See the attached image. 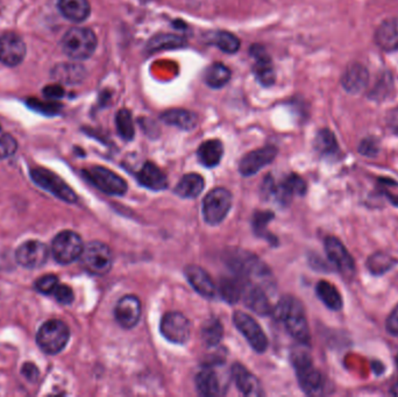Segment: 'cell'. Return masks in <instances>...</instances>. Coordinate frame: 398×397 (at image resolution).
Here are the masks:
<instances>
[{"instance_id":"cell-1","label":"cell","mask_w":398,"mask_h":397,"mask_svg":"<svg viewBox=\"0 0 398 397\" xmlns=\"http://www.w3.org/2000/svg\"><path fill=\"white\" fill-rule=\"evenodd\" d=\"M274 314L285 324V329L292 338H295L302 345L309 343V324L302 303L297 298L283 297L274 309Z\"/></svg>"},{"instance_id":"cell-2","label":"cell","mask_w":398,"mask_h":397,"mask_svg":"<svg viewBox=\"0 0 398 397\" xmlns=\"http://www.w3.org/2000/svg\"><path fill=\"white\" fill-rule=\"evenodd\" d=\"M228 262L235 275L247 282L259 284L260 281L268 283L271 279L269 269L248 252L234 251L228 255Z\"/></svg>"},{"instance_id":"cell-3","label":"cell","mask_w":398,"mask_h":397,"mask_svg":"<svg viewBox=\"0 0 398 397\" xmlns=\"http://www.w3.org/2000/svg\"><path fill=\"white\" fill-rule=\"evenodd\" d=\"M292 365L295 367L299 386L304 393L316 396L323 393L324 379L321 373L313 366L312 359L305 350L292 353Z\"/></svg>"},{"instance_id":"cell-4","label":"cell","mask_w":398,"mask_h":397,"mask_svg":"<svg viewBox=\"0 0 398 397\" xmlns=\"http://www.w3.org/2000/svg\"><path fill=\"white\" fill-rule=\"evenodd\" d=\"M97 48L96 34L89 29L75 27L69 29L62 39L64 54L74 60H86Z\"/></svg>"},{"instance_id":"cell-5","label":"cell","mask_w":398,"mask_h":397,"mask_svg":"<svg viewBox=\"0 0 398 397\" xmlns=\"http://www.w3.org/2000/svg\"><path fill=\"white\" fill-rule=\"evenodd\" d=\"M70 338V330L60 319H51L45 323L36 334V343L47 355H57L67 346Z\"/></svg>"},{"instance_id":"cell-6","label":"cell","mask_w":398,"mask_h":397,"mask_svg":"<svg viewBox=\"0 0 398 397\" xmlns=\"http://www.w3.org/2000/svg\"><path fill=\"white\" fill-rule=\"evenodd\" d=\"M79 259L83 267L93 275H105L110 272L113 264V255L110 247L100 241H93L84 246Z\"/></svg>"},{"instance_id":"cell-7","label":"cell","mask_w":398,"mask_h":397,"mask_svg":"<svg viewBox=\"0 0 398 397\" xmlns=\"http://www.w3.org/2000/svg\"><path fill=\"white\" fill-rule=\"evenodd\" d=\"M84 245L82 238L72 231H63L54 238L51 252L54 258L61 265H69L79 260L82 255Z\"/></svg>"},{"instance_id":"cell-8","label":"cell","mask_w":398,"mask_h":397,"mask_svg":"<svg viewBox=\"0 0 398 397\" xmlns=\"http://www.w3.org/2000/svg\"><path fill=\"white\" fill-rule=\"evenodd\" d=\"M31 177L36 186H39L40 188H42L43 190H46L57 198H60L61 201L67 202V203H75L77 201L75 191L64 182L63 179L48 169H32Z\"/></svg>"},{"instance_id":"cell-9","label":"cell","mask_w":398,"mask_h":397,"mask_svg":"<svg viewBox=\"0 0 398 397\" xmlns=\"http://www.w3.org/2000/svg\"><path fill=\"white\" fill-rule=\"evenodd\" d=\"M232 195L224 188H217L209 193L203 202V217L210 225L221 224L231 210Z\"/></svg>"},{"instance_id":"cell-10","label":"cell","mask_w":398,"mask_h":397,"mask_svg":"<svg viewBox=\"0 0 398 397\" xmlns=\"http://www.w3.org/2000/svg\"><path fill=\"white\" fill-rule=\"evenodd\" d=\"M84 175L93 186H96L100 191L113 195V196H121L127 191V183L122 177L117 175L116 172H111L110 169L104 167H93V168L84 170Z\"/></svg>"},{"instance_id":"cell-11","label":"cell","mask_w":398,"mask_h":397,"mask_svg":"<svg viewBox=\"0 0 398 397\" xmlns=\"http://www.w3.org/2000/svg\"><path fill=\"white\" fill-rule=\"evenodd\" d=\"M233 322L254 351L257 353L266 352L268 347L267 337L263 332L259 323L256 322L252 316L247 315L245 312H235L233 316Z\"/></svg>"},{"instance_id":"cell-12","label":"cell","mask_w":398,"mask_h":397,"mask_svg":"<svg viewBox=\"0 0 398 397\" xmlns=\"http://www.w3.org/2000/svg\"><path fill=\"white\" fill-rule=\"evenodd\" d=\"M161 333L170 343H184L191 334V325L180 312H168L161 321Z\"/></svg>"},{"instance_id":"cell-13","label":"cell","mask_w":398,"mask_h":397,"mask_svg":"<svg viewBox=\"0 0 398 397\" xmlns=\"http://www.w3.org/2000/svg\"><path fill=\"white\" fill-rule=\"evenodd\" d=\"M49 257V250L45 243L36 240H31L22 243L15 253L19 265L29 269L42 267Z\"/></svg>"},{"instance_id":"cell-14","label":"cell","mask_w":398,"mask_h":397,"mask_svg":"<svg viewBox=\"0 0 398 397\" xmlns=\"http://www.w3.org/2000/svg\"><path fill=\"white\" fill-rule=\"evenodd\" d=\"M325 252H326L327 258L330 259V261L337 267L342 275L349 276V277L354 275L356 264H354L352 255L349 254V252L346 250V247L342 245L340 240L335 236H328L325 240Z\"/></svg>"},{"instance_id":"cell-15","label":"cell","mask_w":398,"mask_h":397,"mask_svg":"<svg viewBox=\"0 0 398 397\" xmlns=\"http://www.w3.org/2000/svg\"><path fill=\"white\" fill-rule=\"evenodd\" d=\"M26 55L24 40L15 33H6L0 38V61L8 67L20 65Z\"/></svg>"},{"instance_id":"cell-16","label":"cell","mask_w":398,"mask_h":397,"mask_svg":"<svg viewBox=\"0 0 398 397\" xmlns=\"http://www.w3.org/2000/svg\"><path fill=\"white\" fill-rule=\"evenodd\" d=\"M278 155V149L274 146L263 147L245 155L240 161L239 170L244 176L255 175L263 167L274 161Z\"/></svg>"},{"instance_id":"cell-17","label":"cell","mask_w":398,"mask_h":397,"mask_svg":"<svg viewBox=\"0 0 398 397\" xmlns=\"http://www.w3.org/2000/svg\"><path fill=\"white\" fill-rule=\"evenodd\" d=\"M114 315L117 322L125 329H132L138 324L141 317V303L136 296H125L118 302Z\"/></svg>"},{"instance_id":"cell-18","label":"cell","mask_w":398,"mask_h":397,"mask_svg":"<svg viewBox=\"0 0 398 397\" xmlns=\"http://www.w3.org/2000/svg\"><path fill=\"white\" fill-rule=\"evenodd\" d=\"M241 298H244L246 305L257 315H268L273 310L267 293H264L262 286L257 283L244 281Z\"/></svg>"},{"instance_id":"cell-19","label":"cell","mask_w":398,"mask_h":397,"mask_svg":"<svg viewBox=\"0 0 398 397\" xmlns=\"http://www.w3.org/2000/svg\"><path fill=\"white\" fill-rule=\"evenodd\" d=\"M250 54L254 58V74L257 81L263 86H271L275 82V70L269 55L263 49V47L253 46Z\"/></svg>"},{"instance_id":"cell-20","label":"cell","mask_w":398,"mask_h":397,"mask_svg":"<svg viewBox=\"0 0 398 397\" xmlns=\"http://www.w3.org/2000/svg\"><path fill=\"white\" fill-rule=\"evenodd\" d=\"M232 378L234 380L235 386L246 396L259 397L264 395L259 379L240 364H235L232 367Z\"/></svg>"},{"instance_id":"cell-21","label":"cell","mask_w":398,"mask_h":397,"mask_svg":"<svg viewBox=\"0 0 398 397\" xmlns=\"http://www.w3.org/2000/svg\"><path fill=\"white\" fill-rule=\"evenodd\" d=\"M185 276L192 288L207 298H212L216 295V286L211 276L198 266H188L184 270Z\"/></svg>"},{"instance_id":"cell-22","label":"cell","mask_w":398,"mask_h":397,"mask_svg":"<svg viewBox=\"0 0 398 397\" xmlns=\"http://www.w3.org/2000/svg\"><path fill=\"white\" fill-rule=\"evenodd\" d=\"M369 82V74L366 67L359 65V63H353L349 65L346 69L344 75L342 77V84L344 89L347 92L356 93L363 92L366 89Z\"/></svg>"},{"instance_id":"cell-23","label":"cell","mask_w":398,"mask_h":397,"mask_svg":"<svg viewBox=\"0 0 398 397\" xmlns=\"http://www.w3.org/2000/svg\"><path fill=\"white\" fill-rule=\"evenodd\" d=\"M271 183V191L273 196L278 201L288 202L295 195L302 196L306 193V183L301 176L292 174L289 175L280 186H275L274 182Z\"/></svg>"},{"instance_id":"cell-24","label":"cell","mask_w":398,"mask_h":397,"mask_svg":"<svg viewBox=\"0 0 398 397\" xmlns=\"http://www.w3.org/2000/svg\"><path fill=\"white\" fill-rule=\"evenodd\" d=\"M136 179L141 186H146L147 189L153 190V191H161L168 186L167 176L164 175V172L152 162H146L143 165L141 170L138 172Z\"/></svg>"},{"instance_id":"cell-25","label":"cell","mask_w":398,"mask_h":397,"mask_svg":"<svg viewBox=\"0 0 398 397\" xmlns=\"http://www.w3.org/2000/svg\"><path fill=\"white\" fill-rule=\"evenodd\" d=\"M375 41L383 51H398V19H388L382 22L375 34Z\"/></svg>"},{"instance_id":"cell-26","label":"cell","mask_w":398,"mask_h":397,"mask_svg":"<svg viewBox=\"0 0 398 397\" xmlns=\"http://www.w3.org/2000/svg\"><path fill=\"white\" fill-rule=\"evenodd\" d=\"M57 6L64 18L74 22H84L91 12L88 0H58Z\"/></svg>"},{"instance_id":"cell-27","label":"cell","mask_w":398,"mask_h":397,"mask_svg":"<svg viewBox=\"0 0 398 397\" xmlns=\"http://www.w3.org/2000/svg\"><path fill=\"white\" fill-rule=\"evenodd\" d=\"M161 119L167 125L175 126L183 131H191L198 124V117L193 112L183 108H173L161 115Z\"/></svg>"},{"instance_id":"cell-28","label":"cell","mask_w":398,"mask_h":397,"mask_svg":"<svg viewBox=\"0 0 398 397\" xmlns=\"http://www.w3.org/2000/svg\"><path fill=\"white\" fill-rule=\"evenodd\" d=\"M198 160L204 167L214 168L219 165L224 155V146L219 140H207L199 146Z\"/></svg>"},{"instance_id":"cell-29","label":"cell","mask_w":398,"mask_h":397,"mask_svg":"<svg viewBox=\"0 0 398 397\" xmlns=\"http://www.w3.org/2000/svg\"><path fill=\"white\" fill-rule=\"evenodd\" d=\"M196 387L203 396H218L221 391V381L214 369L204 368L196 375Z\"/></svg>"},{"instance_id":"cell-30","label":"cell","mask_w":398,"mask_h":397,"mask_svg":"<svg viewBox=\"0 0 398 397\" xmlns=\"http://www.w3.org/2000/svg\"><path fill=\"white\" fill-rule=\"evenodd\" d=\"M205 182L198 174H186L175 188V193L183 198H196L203 191Z\"/></svg>"},{"instance_id":"cell-31","label":"cell","mask_w":398,"mask_h":397,"mask_svg":"<svg viewBox=\"0 0 398 397\" xmlns=\"http://www.w3.org/2000/svg\"><path fill=\"white\" fill-rule=\"evenodd\" d=\"M317 295L327 308L339 311L342 308V295L332 283L319 281L316 286Z\"/></svg>"},{"instance_id":"cell-32","label":"cell","mask_w":398,"mask_h":397,"mask_svg":"<svg viewBox=\"0 0 398 397\" xmlns=\"http://www.w3.org/2000/svg\"><path fill=\"white\" fill-rule=\"evenodd\" d=\"M242 289H244V279L237 275L234 277L221 279L219 284V293L221 297L231 305H234L241 300Z\"/></svg>"},{"instance_id":"cell-33","label":"cell","mask_w":398,"mask_h":397,"mask_svg":"<svg viewBox=\"0 0 398 397\" xmlns=\"http://www.w3.org/2000/svg\"><path fill=\"white\" fill-rule=\"evenodd\" d=\"M231 79V70L223 63H214L207 68L204 75V81L214 89H221Z\"/></svg>"},{"instance_id":"cell-34","label":"cell","mask_w":398,"mask_h":397,"mask_svg":"<svg viewBox=\"0 0 398 397\" xmlns=\"http://www.w3.org/2000/svg\"><path fill=\"white\" fill-rule=\"evenodd\" d=\"M317 151L324 156H333L339 152L338 143L330 129H321L315 140Z\"/></svg>"},{"instance_id":"cell-35","label":"cell","mask_w":398,"mask_h":397,"mask_svg":"<svg viewBox=\"0 0 398 397\" xmlns=\"http://www.w3.org/2000/svg\"><path fill=\"white\" fill-rule=\"evenodd\" d=\"M211 43L228 54H234L240 48V41L232 33L217 32L211 38Z\"/></svg>"},{"instance_id":"cell-36","label":"cell","mask_w":398,"mask_h":397,"mask_svg":"<svg viewBox=\"0 0 398 397\" xmlns=\"http://www.w3.org/2000/svg\"><path fill=\"white\" fill-rule=\"evenodd\" d=\"M185 42L183 38L171 34H161L159 36H154L148 43L150 51H157L161 49H174L178 47L184 46Z\"/></svg>"},{"instance_id":"cell-37","label":"cell","mask_w":398,"mask_h":397,"mask_svg":"<svg viewBox=\"0 0 398 397\" xmlns=\"http://www.w3.org/2000/svg\"><path fill=\"white\" fill-rule=\"evenodd\" d=\"M224 336V327L221 323L216 318H211L204 324L202 329V337L207 345L216 346L221 343V338Z\"/></svg>"},{"instance_id":"cell-38","label":"cell","mask_w":398,"mask_h":397,"mask_svg":"<svg viewBox=\"0 0 398 397\" xmlns=\"http://www.w3.org/2000/svg\"><path fill=\"white\" fill-rule=\"evenodd\" d=\"M116 125H117V131L119 136L126 141H131L134 138L136 129H134V124L132 119L131 112L128 110H120L118 112L116 117Z\"/></svg>"},{"instance_id":"cell-39","label":"cell","mask_w":398,"mask_h":397,"mask_svg":"<svg viewBox=\"0 0 398 397\" xmlns=\"http://www.w3.org/2000/svg\"><path fill=\"white\" fill-rule=\"evenodd\" d=\"M394 264V259L389 255L384 254V253H375L370 257L367 266H368L370 273H373L374 275H381V274L388 272Z\"/></svg>"},{"instance_id":"cell-40","label":"cell","mask_w":398,"mask_h":397,"mask_svg":"<svg viewBox=\"0 0 398 397\" xmlns=\"http://www.w3.org/2000/svg\"><path fill=\"white\" fill-rule=\"evenodd\" d=\"M58 284H60V282H58L57 276L45 275L42 277H40L34 286H35V289L39 293H45V295H53Z\"/></svg>"},{"instance_id":"cell-41","label":"cell","mask_w":398,"mask_h":397,"mask_svg":"<svg viewBox=\"0 0 398 397\" xmlns=\"http://www.w3.org/2000/svg\"><path fill=\"white\" fill-rule=\"evenodd\" d=\"M274 218V215L271 212H257L254 215V220H253V225H254V231H255L259 236L267 238V225L271 222V219Z\"/></svg>"},{"instance_id":"cell-42","label":"cell","mask_w":398,"mask_h":397,"mask_svg":"<svg viewBox=\"0 0 398 397\" xmlns=\"http://www.w3.org/2000/svg\"><path fill=\"white\" fill-rule=\"evenodd\" d=\"M17 148H18V143L13 136H8V134L0 136V160L15 154Z\"/></svg>"},{"instance_id":"cell-43","label":"cell","mask_w":398,"mask_h":397,"mask_svg":"<svg viewBox=\"0 0 398 397\" xmlns=\"http://www.w3.org/2000/svg\"><path fill=\"white\" fill-rule=\"evenodd\" d=\"M56 301L61 305H68L74 301V291L67 284H58L53 293Z\"/></svg>"},{"instance_id":"cell-44","label":"cell","mask_w":398,"mask_h":397,"mask_svg":"<svg viewBox=\"0 0 398 397\" xmlns=\"http://www.w3.org/2000/svg\"><path fill=\"white\" fill-rule=\"evenodd\" d=\"M79 76L81 70L76 68V65H64L63 68H58L56 77L63 81H75Z\"/></svg>"},{"instance_id":"cell-45","label":"cell","mask_w":398,"mask_h":397,"mask_svg":"<svg viewBox=\"0 0 398 397\" xmlns=\"http://www.w3.org/2000/svg\"><path fill=\"white\" fill-rule=\"evenodd\" d=\"M359 152L365 156H375L379 153V146H377L376 141L372 138L363 140L360 145Z\"/></svg>"},{"instance_id":"cell-46","label":"cell","mask_w":398,"mask_h":397,"mask_svg":"<svg viewBox=\"0 0 398 397\" xmlns=\"http://www.w3.org/2000/svg\"><path fill=\"white\" fill-rule=\"evenodd\" d=\"M387 331L392 336H398V305L388 317Z\"/></svg>"},{"instance_id":"cell-47","label":"cell","mask_w":398,"mask_h":397,"mask_svg":"<svg viewBox=\"0 0 398 397\" xmlns=\"http://www.w3.org/2000/svg\"><path fill=\"white\" fill-rule=\"evenodd\" d=\"M389 86H391L390 79H389V77H383V79H381L380 82L377 83L375 88H374L373 98L382 99L383 96H385V95H384V89L389 88Z\"/></svg>"},{"instance_id":"cell-48","label":"cell","mask_w":398,"mask_h":397,"mask_svg":"<svg viewBox=\"0 0 398 397\" xmlns=\"http://www.w3.org/2000/svg\"><path fill=\"white\" fill-rule=\"evenodd\" d=\"M43 93L49 99H60V98L63 97L64 90L60 86H49L43 90Z\"/></svg>"},{"instance_id":"cell-49","label":"cell","mask_w":398,"mask_h":397,"mask_svg":"<svg viewBox=\"0 0 398 397\" xmlns=\"http://www.w3.org/2000/svg\"><path fill=\"white\" fill-rule=\"evenodd\" d=\"M22 375L25 376L26 379L29 381H35L39 378V369L35 365L33 364H25L22 366Z\"/></svg>"},{"instance_id":"cell-50","label":"cell","mask_w":398,"mask_h":397,"mask_svg":"<svg viewBox=\"0 0 398 397\" xmlns=\"http://www.w3.org/2000/svg\"><path fill=\"white\" fill-rule=\"evenodd\" d=\"M389 125L391 126V129H394L395 133H397L398 134V113H395L391 117L390 122H389Z\"/></svg>"},{"instance_id":"cell-51","label":"cell","mask_w":398,"mask_h":397,"mask_svg":"<svg viewBox=\"0 0 398 397\" xmlns=\"http://www.w3.org/2000/svg\"><path fill=\"white\" fill-rule=\"evenodd\" d=\"M388 198L390 200L391 203L395 205V206H397L398 208V196H394V195H387Z\"/></svg>"},{"instance_id":"cell-52","label":"cell","mask_w":398,"mask_h":397,"mask_svg":"<svg viewBox=\"0 0 398 397\" xmlns=\"http://www.w3.org/2000/svg\"><path fill=\"white\" fill-rule=\"evenodd\" d=\"M396 362H397V369H398V355H397V358H396ZM391 393L394 394V395H396V396H398V381L397 382H396V384H395V386L392 387V390H391Z\"/></svg>"}]
</instances>
